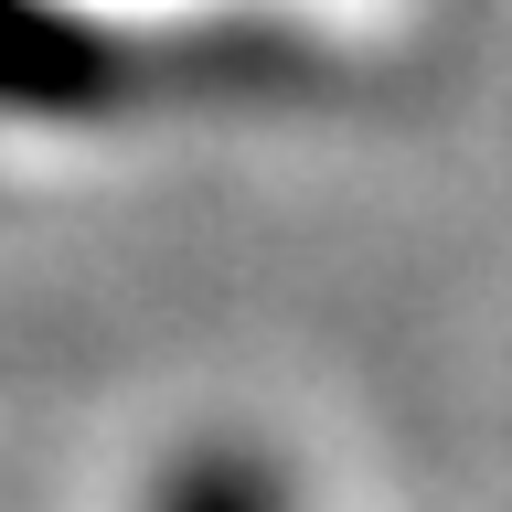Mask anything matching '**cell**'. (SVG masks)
Here are the masks:
<instances>
[{
	"mask_svg": "<svg viewBox=\"0 0 512 512\" xmlns=\"http://www.w3.org/2000/svg\"><path fill=\"white\" fill-rule=\"evenodd\" d=\"M160 512H278V480L246 470V459H203V470L171 480V502Z\"/></svg>",
	"mask_w": 512,
	"mask_h": 512,
	"instance_id": "6da1fadb",
	"label": "cell"
}]
</instances>
